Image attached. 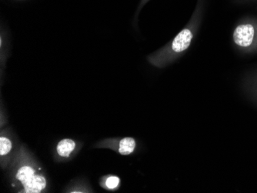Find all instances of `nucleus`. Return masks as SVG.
Returning <instances> with one entry per match:
<instances>
[{"mask_svg": "<svg viewBox=\"0 0 257 193\" xmlns=\"http://www.w3.org/2000/svg\"><path fill=\"white\" fill-rule=\"evenodd\" d=\"M46 186V178L43 175L37 174L30 182L24 185V190L27 193H39L41 192Z\"/></svg>", "mask_w": 257, "mask_h": 193, "instance_id": "3", "label": "nucleus"}, {"mask_svg": "<svg viewBox=\"0 0 257 193\" xmlns=\"http://www.w3.org/2000/svg\"><path fill=\"white\" fill-rule=\"evenodd\" d=\"M36 175H37V172L33 167L30 165H23L18 170L17 178L24 186L30 182Z\"/></svg>", "mask_w": 257, "mask_h": 193, "instance_id": "4", "label": "nucleus"}, {"mask_svg": "<svg viewBox=\"0 0 257 193\" xmlns=\"http://www.w3.org/2000/svg\"><path fill=\"white\" fill-rule=\"evenodd\" d=\"M12 146H13V144L8 138L4 137V136L0 138V154L1 155H7L11 151Z\"/></svg>", "mask_w": 257, "mask_h": 193, "instance_id": "7", "label": "nucleus"}, {"mask_svg": "<svg viewBox=\"0 0 257 193\" xmlns=\"http://www.w3.org/2000/svg\"><path fill=\"white\" fill-rule=\"evenodd\" d=\"M255 30L251 24L239 25L233 33V40L236 45L242 47H248L253 41Z\"/></svg>", "mask_w": 257, "mask_h": 193, "instance_id": "1", "label": "nucleus"}, {"mask_svg": "<svg viewBox=\"0 0 257 193\" xmlns=\"http://www.w3.org/2000/svg\"><path fill=\"white\" fill-rule=\"evenodd\" d=\"M193 35L190 29L182 30L172 42L170 51L175 53H183L190 47Z\"/></svg>", "mask_w": 257, "mask_h": 193, "instance_id": "2", "label": "nucleus"}, {"mask_svg": "<svg viewBox=\"0 0 257 193\" xmlns=\"http://www.w3.org/2000/svg\"><path fill=\"white\" fill-rule=\"evenodd\" d=\"M119 184V178L116 176H110L106 179V185L109 189H114L118 187Z\"/></svg>", "mask_w": 257, "mask_h": 193, "instance_id": "8", "label": "nucleus"}, {"mask_svg": "<svg viewBox=\"0 0 257 193\" xmlns=\"http://www.w3.org/2000/svg\"><path fill=\"white\" fill-rule=\"evenodd\" d=\"M75 147H76V143H75L74 141L69 139H63L58 143L56 150H57L58 154L60 156L63 157V158H67L71 154V152L74 150Z\"/></svg>", "mask_w": 257, "mask_h": 193, "instance_id": "5", "label": "nucleus"}, {"mask_svg": "<svg viewBox=\"0 0 257 193\" xmlns=\"http://www.w3.org/2000/svg\"><path fill=\"white\" fill-rule=\"evenodd\" d=\"M150 0H141V3H140V9L142 8L144 5H145L147 3H148Z\"/></svg>", "mask_w": 257, "mask_h": 193, "instance_id": "9", "label": "nucleus"}, {"mask_svg": "<svg viewBox=\"0 0 257 193\" xmlns=\"http://www.w3.org/2000/svg\"><path fill=\"white\" fill-rule=\"evenodd\" d=\"M136 148V142L131 137L122 139L119 142V152L122 155H131Z\"/></svg>", "mask_w": 257, "mask_h": 193, "instance_id": "6", "label": "nucleus"}]
</instances>
